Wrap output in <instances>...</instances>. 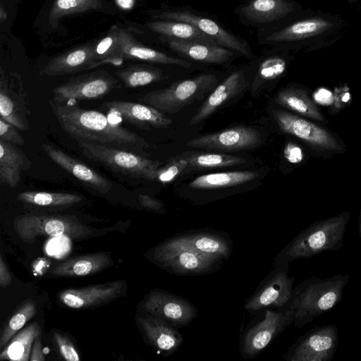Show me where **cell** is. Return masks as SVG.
<instances>
[{
    "label": "cell",
    "mask_w": 361,
    "mask_h": 361,
    "mask_svg": "<svg viewBox=\"0 0 361 361\" xmlns=\"http://www.w3.org/2000/svg\"><path fill=\"white\" fill-rule=\"evenodd\" d=\"M259 176L253 171H235L204 174L197 177L189 183L194 189L215 190L242 185Z\"/></svg>",
    "instance_id": "obj_34"
},
{
    "label": "cell",
    "mask_w": 361,
    "mask_h": 361,
    "mask_svg": "<svg viewBox=\"0 0 361 361\" xmlns=\"http://www.w3.org/2000/svg\"><path fill=\"white\" fill-rule=\"evenodd\" d=\"M272 115L280 130L300 140L314 158L329 159L347 150L340 136L325 126L285 110H273Z\"/></svg>",
    "instance_id": "obj_5"
},
{
    "label": "cell",
    "mask_w": 361,
    "mask_h": 361,
    "mask_svg": "<svg viewBox=\"0 0 361 361\" xmlns=\"http://www.w3.org/2000/svg\"><path fill=\"white\" fill-rule=\"evenodd\" d=\"M102 107L119 119L143 129L165 128L172 123L164 112L148 104L115 100L104 102Z\"/></svg>",
    "instance_id": "obj_23"
},
{
    "label": "cell",
    "mask_w": 361,
    "mask_h": 361,
    "mask_svg": "<svg viewBox=\"0 0 361 361\" xmlns=\"http://www.w3.org/2000/svg\"><path fill=\"white\" fill-rule=\"evenodd\" d=\"M94 48L99 66L104 63L121 64L122 61L118 57L119 26H113L104 37L94 44Z\"/></svg>",
    "instance_id": "obj_40"
},
{
    "label": "cell",
    "mask_w": 361,
    "mask_h": 361,
    "mask_svg": "<svg viewBox=\"0 0 361 361\" xmlns=\"http://www.w3.org/2000/svg\"><path fill=\"white\" fill-rule=\"evenodd\" d=\"M244 303L245 310L255 315L269 307H286L292 298L294 277L288 274L289 264L274 266Z\"/></svg>",
    "instance_id": "obj_12"
},
{
    "label": "cell",
    "mask_w": 361,
    "mask_h": 361,
    "mask_svg": "<svg viewBox=\"0 0 361 361\" xmlns=\"http://www.w3.org/2000/svg\"><path fill=\"white\" fill-rule=\"evenodd\" d=\"M18 198L26 204L38 207H68L82 200V197L71 192L25 191L18 194Z\"/></svg>",
    "instance_id": "obj_37"
},
{
    "label": "cell",
    "mask_w": 361,
    "mask_h": 361,
    "mask_svg": "<svg viewBox=\"0 0 361 361\" xmlns=\"http://www.w3.org/2000/svg\"><path fill=\"white\" fill-rule=\"evenodd\" d=\"M53 341L60 355L67 361H78L80 356L73 343L66 335L59 331H54Z\"/></svg>",
    "instance_id": "obj_42"
},
{
    "label": "cell",
    "mask_w": 361,
    "mask_h": 361,
    "mask_svg": "<svg viewBox=\"0 0 361 361\" xmlns=\"http://www.w3.org/2000/svg\"><path fill=\"white\" fill-rule=\"evenodd\" d=\"M358 226H359V235H360V240H361V209L360 211Z\"/></svg>",
    "instance_id": "obj_48"
},
{
    "label": "cell",
    "mask_w": 361,
    "mask_h": 361,
    "mask_svg": "<svg viewBox=\"0 0 361 361\" xmlns=\"http://www.w3.org/2000/svg\"><path fill=\"white\" fill-rule=\"evenodd\" d=\"M6 75L1 68L0 77V117L19 130L29 128L28 101L20 79Z\"/></svg>",
    "instance_id": "obj_20"
},
{
    "label": "cell",
    "mask_w": 361,
    "mask_h": 361,
    "mask_svg": "<svg viewBox=\"0 0 361 361\" xmlns=\"http://www.w3.org/2000/svg\"><path fill=\"white\" fill-rule=\"evenodd\" d=\"M12 283L11 275L2 256H0V285L2 288L9 286Z\"/></svg>",
    "instance_id": "obj_47"
},
{
    "label": "cell",
    "mask_w": 361,
    "mask_h": 361,
    "mask_svg": "<svg viewBox=\"0 0 361 361\" xmlns=\"http://www.w3.org/2000/svg\"><path fill=\"white\" fill-rule=\"evenodd\" d=\"M347 26L340 15L307 8L275 25L257 29L256 38L262 45L309 53L336 44Z\"/></svg>",
    "instance_id": "obj_1"
},
{
    "label": "cell",
    "mask_w": 361,
    "mask_h": 361,
    "mask_svg": "<svg viewBox=\"0 0 361 361\" xmlns=\"http://www.w3.org/2000/svg\"><path fill=\"white\" fill-rule=\"evenodd\" d=\"M167 240L200 254L219 257L226 261L230 259L233 251V243L229 235L213 229L189 230Z\"/></svg>",
    "instance_id": "obj_19"
},
{
    "label": "cell",
    "mask_w": 361,
    "mask_h": 361,
    "mask_svg": "<svg viewBox=\"0 0 361 361\" xmlns=\"http://www.w3.org/2000/svg\"><path fill=\"white\" fill-rule=\"evenodd\" d=\"M41 336L38 323L32 322L16 334L0 353L1 360L27 361L32 344Z\"/></svg>",
    "instance_id": "obj_35"
},
{
    "label": "cell",
    "mask_w": 361,
    "mask_h": 361,
    "mask_svg": "<svg viewBox=\"0 0 361 361\" xmlns=\"http://www.w3.org/2000/svg\"><path fill=\"white\" fill-rule=\"evenodd\" d=\"M99 66L94 44H86L63 52L50 59L42 70L41 74L59 76L75 73Z\"/></svg>",
    "instance_id": "obj_27"
},
{
    "label": "cell",
    "mask_w": 361,
    "mask_h": 361,
    "mask_svg": "<svg viewBox=\"0 0 361 361\" xmlns=\"http://www.w3.org/2000/svg\"><path fill=\"white\" fill-rule=\"evenodd\" d=\"M142 307L176 329L189 325L198 315L197 309L187 298L158 288L149 292Z\"/></svg>",
    "instance_id": "obj_16"
},
{
    "label": "cell",
    "mask_w": 361,
    "mask_h": 361,
    "mask_svg": "<svg viewBox=\"0 0 361 361\" xmlns=\"http://www.w3.org/2000/svg\"><path fill=\"white\" fill-rule=\"evenodd\" d=\"M61 128L73 138L128 150L142 155L147 142L136 133L111 121L104 114L82 109L77 102H50Z\"/></svg>",
    "instance_id": "obj_2"
},
{
    "label": "cell",
    "mask_w": 361,
    "mask_h": 361,
    "mask_svg": "<svg viewBox=\"0 0 361 361\" xmlns=\"http://www.w3.org/2000/svg\"><path fill=\"white\" fill-rule=\"evenodd\" d=\"M36 311V303L33 300L27 299L22 302L3 327L0 336V348H3L8 343L25 324L35 316Z\"/></svg>",
    "instance_id": "obj_39"
},
{
    "label": "cell",
    "mask_w": 361,
    "mask_h": 361,
    "mask_svg": "<svg viewBox=\"0 0 361 361\" xmlns=\"http://www.w3.org/2000/svg\"><path fill=\"white\" fill-rule=\"evenodd\" d=\"M14 229L24 242L33 243L37 237L67 235L83 239L92 234V230L78 219L64 216L24 214L13 221Z\"/></svg>",
    "instance_id": "obj_10"
},
{
    "label": "cell",
    "mask_w": 361,
    "mask_h": 361,
    "mask_svg": "<svg viewBox=\"0 0 361 361\" xmlns=\"http://www.w3.org/2000/svg\"><path fill=\"white\" fill-rule=\"evenodd\" d=\"M188 166V161L181 154L172 158L164 166L159 168L157 181L169 183L181 174Z\"/></svg>",
    "instance_id": "obj_41"
},
{
    "label": "cell",
    "mask_w": 361,
    "mask_h": 361,
    "mask_svg": "<svg viewBox=\"0 0 361 361\" xmlns=\"http://www.w3.org/2000/svg\"><path fill=\"white\" fill-rule=\"evenodd\" d=\"M125 281H114L62 290L59 298L65 306L72 309H83L107 303L122 293Z\"/></svg>",
    "instance_id": "obj_24"
},
{
    "label": "cell",
    "mask_w": 361,
    "mask_h": 361,
    "mask_svg": "<svg viewBox=\"0 0 361 361\" xmlns=\"http://www.w3.org/2000/svg\"><path fill=\"white\" fill-rule=\"evenodd\" d=\"M261 143V135L256 129L238 126L197 136L188 141L186 145L219 152H238L257 147Z\"/></svg>",
    "instance_id": "obj_17"
},
{
    "label": "cell",
    "mask_w": 361,
    "mask_h": 361,
    "mask_svg": "<svg viewBox=\"0 0 361 361\" xmlns=\"http://www.w3.org/2000/svg\"><path fill=\"white\" fill-rule=\"evenodd\" d=\"M149 258L162 269L178 276H203L217 271L226 261L200 254L166 240L153 247Z\"/></svg>",
    "instance_id": "obj_8"
},
{
    "label": "cell",
    "mask_w": 361,
    "mask_h": 361,
    "mask_svg": "<svg viewBox=\"0 0 361 361\" xmlns=\"http://www.w3.org/2000/svg\"><path fill=\"white\" fill-rule=\"evenodd\" d=\"M248 84L246 73L243 69L232 71L212 91L191 118L190 124L194 126L202 122L230 99L241 93Z\"/></svg>",
    "instance_id": "obj_25"
},
{
    "label": "cell",
    "mask_w": 361,
    "mask_h": 361,
    "mask_svg": "<svg viewBox=\"0 0 361 361\" xmlns=\"http://www.w3.org/2000/svg\"><path fill=\"white\" fill-rule=\"evenodd\" d=\"M294 310L288 304L282 310H264L263 318L247 327L240 341V354L252 359L264 351L289 325L293 323Z\"/></svg>",
    "instance_id": "obj_11"
},
{
    "label": "cell",
    "mask_w": 361,
    "mask_h": 361,
    "mask_svg": "<svg viewBox=\"0 0 361 361\" xmlns=\"http://www.w3.org/2000/svg\"><path fill=\"white\" fill-rule=\"evenodd\" d=\"M335 324L316 326L299 337L283 355L286 361H330L338 345Z\"/></svg>",
    "instance_id": "obj_14"
},
{
    "label": "cell",
    "mask_w": 361,
    "mask_h": 361,
    "mask_svg": "<svg viewBox=\"0 0 361 361\" xmlns=\"http://www.w3.org/2000/svg\"><path fill=\"white\" fill-rule=\"evenodd\" d=\"M293 59L290 51L277 47H270L259 57L250 59L255 66L252 87L257 88L283 77Z\"/></svg>",
    "instance_id": "obj_30"
},
{
    "label": "cell",
    "mask_w": 361,
    "mask_h": 361,
    "mask_svg": "<svg viewBox=\"0 0 361 361\" xmlns=\"http://www.w3.org/2000/svg\"><path fill=\"white\" fill-rule=\"evenodd\" d=\"M120 87L121 83L117 78L104 70H99L71 78L54 87L51 101L66 103L97 99Z\"/></svg>",
    "instance_id": "obj_13"
},
{
    "label": "cell",
    "mask_w": 361,
    "mask_h": 361,
    "mask_svg": "<svg viewBox=\"0 0 361 361\" xmlns=\"http://www.w3.org/2000/svg\"><path fill=\"white\" fill-rule=\"evenodd\" d=\"M181 155L188 161V166L194 169L226 167L246 161L240 157L220 153L185 152Z\"/></svg>",
    "instance_id": "obj_38"
},
{
    "label": "cell",
    "mask_w": 361,
    "mask_h": 361,
    "mask_svg": "<svg viewBox=\"0 0 361 361\" xmlns=\"http://www.w3.org/2000/svg\"><path fill=\"white\" fill-rule=\"evenodd\" d=\"M307 153L310 154L308 151H305L300 145L292 141L288 142L283 149L285 159L295 165L303 163L306 160Z\"/></svg>",
    "instance_id": "obj_44"
},
{
    "label": "cell",
    "mask_w": 361,
    "mask_h": 361,
    "mask_svg": "<svg viewBox=\"0 0 361 361\" xmlns=\"http://www.w3.org/2000/svg\"><path fill=\"white\" fill-rule=\"evenodd\" d=\"M118 57L123 62L125 59H133L150 63L180 67L187 70L195 67L196 63L182 59L173 53H167L137 41L129 31L119 27Z\"/></svg>",
    "instance_id": "obj_21"
},
{
    "label": "cell",
    "mask_w": 361,
    "mask_h": 361,
    "mask_svg": "<svg viewBox=\"0 0 361 361\" xmlns=\"http://www.w3.org/2000/svg\"><path fill=\"white\" fill-rule=\"evenodd\" d=\"M31 162L17 145L0 140V181L14 188L21 179L22 172L30 167Z\"/></svg>",
    "instance_id": "obj_33"
},
{
    "label": "cell",
    "mask_w": 361,
    "mask_h": 361,
    "mask_svg": "<svg viewBox=\"0 0 361 361\" xmlns=\"http://www.w3.org/2000/svg\"><path fill=\"white\" fill-rule=\"evenodd\" d=\"M86 157L102 164L111 170L130 176L157 180L161 163L135 152L109 146L78 140Z\"/></svg>",
    "instance_id": "obj_9"
},
{
    "label": "cell",
    "mask_w": 361,
    "mask_h": 361,
    "mask_svg": "<svg viewBox=\"0 0 361 361\" xmlns=\"http://www.w3.org/2000/svg\"><path fill=\"white\" fill-rule=\"evenodd\" d=\"M349 279V274H341L324 279L313 276L293 288L289 305L294 326L301 329L338 304Z\"/></svg>",
    "instance_id": "obj_4"
},
{
    "label": "cell",
    "mask_w": 361,
    "mask_h": 361,
    "mask_svg": "<svg viewBox=\"0 0 361 361\" xmlns=\"http://www.w3.org/2000/svg\"><path fill=\"white\" fill-rule=\"evenodd\" d=\"M152 39L178 57L196 63L226 66L240 57L236 52L219 45L161 37H152Z\"/></svg>",
    "instance_id": "obj_18"
},
{
    "label": "cell",
    "mask_w": 361,
    "mask_h": 361,
    "mask_svg": "<svg viewBox=\"0 0 361 361\" xmlns=\"http://www.w3.org/2000/svg\"><path fill=\"white\" fill-rule=\"evenodd\" d=\"M45 360L42 348L41 336L37 337L32 346L30 356L29 360L30 361H44Z\"/></svg>",
    "instance_id": "obj_46"
},
{
    "label": "cell",
    "mask_w": 361,
    "mask_h": 361,
    "mask_svg": "<svg viewBox=\"0 0 361 361\" xmlns=\"http://www.w3.org/2000/svg\"><path fill=\"white\" fill-rule=\"evenodd\" d=\"M146 13L153 20H178L189 23L212 37L219 45L246 59L255 57L250 44L245 38L231 32L215 18L190 6H173L162 3L158 8L149 9Z\"/></svg>",
    "instance_id": "obj_6"
},
{
    "label": "cell",
    "mask_w": 361,
    "mask_h": 361,
    "mask_svg": "<svg viewBox=\"0 0 361 361\" xmlns=\"http://www.w3.org/2000/svg\"><path fill=\"white\" fill-rule=\"evenodd\" d=\"M143 29L152 37L219 45L196 27L182 21L151 19L144 24Z\"/></svg>",
    "instance_id": "obj_32"
},
{
    "label": "cell",
    "mask_w": 361,
    "mask_h": 361,
    "mask_svg": "<svg viewBox=\"0 0 361 361\" xmlns=\"http://www.w3.org/2000/svg\"><path fill=\"white\" fill-rule=\"evenodd\" d=\"M350 219L349 212L315 221L299 233L274 257V266L307 259L324 251L343 247L344 235Z\"/></svg>",
    "instance_id": "obj_3"
},
{
    "label": "cell",
    "mask_w": 361,
    "mask_h": 361,
    "mask_svg": "<svg viewBox=\"0 0 361 361\" xmlns=\"http://www.w3.org/2000/svg\"><path fill=\"white\" fill-rule=\"evenodd\" d=\"M137 322L148 343L164 356L173 355L181 346L183 336L164 319L147 314Z\"/></svg>",
    "instance_id": "obj_26"
},
{
    "label": "cell",
    "mask_w": 361,
    "mask_h": 361,
    "mask_svg": "<svg viewBox=\"0 0 361 361\" xmlns=\"http://www.w3.org/2000/svg\"><path fill=\"white\" fill-rule=\"evenodd\" d=\"M217 84L218 78L215 74L202 73L191 78L176 81L167 87L149 92L140 100L164 113L175 114L202 99Z\"/></svg>",
    "instance_id": "obj_7"
},
{
    "label": "cell",
    "mask_w": 361,
    "mask_h": 361,
    "mask_svg": "<svg viewBox=\"0 0 361 361\" xmlns=\"http://www.w3.org/2000/svg\"><path fill=\"white\" fill-rule=\"evenodd\" d=\"M42 147L51 160L88 187L102 194L111 190L113 184L108 178L80 160L53 145L43 144Z\"/></svg>",
    "instance_id": "obj_28"
},
{
    "label": "cell",
    "mask_w": 361,
    "mask_h": 361,
    "mask_svg": "<svg viewBox=\"0 0 361 361\" xmlns=\"http://www.w3.org/2000/svg\"><path fill=\"white\" fill-rule=\"evenodd\" d=\"M18 129L0 117V140L17 146H23L25 144V140Z\"/></svg>",
    "instance_id": "obj_43"
},
{
    "label": "cell",
    "mask_w": 361,
    "mask_h": 361,
    "mask_svg": "<svg viewBox=\"0 0 361 361\" xmlns=\"http://www.w3.org/2000/svg\"><path fill=\"white\" fill-rule=\"evenodd\" d=\"M276 102L287 110L300 116L326 126L329 120L310 97L308 90L298 85H288L279 90L275 96Z\"/></svg>",
    "instance_id": "obj_29"
},
{
    "label": "cell",
    "mask_w": 361,
    "mask_h": 361,
    "mask_svg": "<svg viewBox=\"0 0 361 361\" xmlns=\"http://www.w3.org/2000/svg\"><path fill=\"white\" fill-rule=\"evenodd\" d=\"M91 11L114 14L116 10L108 0H47L39 23L49 31H56L60 29L59 24L63 18Z\"/></svg>",
    "instance_id": "obj_22"
},
{
    "label": "cell",
    "mask_w": 361,
    "mask_h": 361,
    "mask_svg": "<svg viewBox=\"0 0 361 361\" xmlns=\"http://www.w3.org/2000/svg\"><path fill=\"white\" fill-rule=\"evenodd\" d=\"M348 1V3L350 4H355L357 2H358L360 0H346Z\"/></svg>",
    "instance_id": "obj_49"
},
{
    "label": "cell",
    "mask_w": 361,
    "mask_h": 361,
    "mask_svg": "<svg viewBox=\"0 0 361 361\" xmlns=\"http://www.w3.org/2000/svg\"><path fill=\"white\" fill-rule=\"evenodd\" d=\"M118 79L128 88L148 85L165 78L163 70L151 64H133L118 70Z\"/></svg>",
    "instance_id": "obj_36"
},
{
    "label": "cell",
    "mask_w": 361,
    "mask_h": 361,
    "mask_svg": "<svg viewBox=\"0 0 361 361\" xmlns=\"http://www.w3.org/2000/svg\"><path fill=\"white\" fill-rule=\"evenodd\" d=\"M111 264L109 253L99 252L66 259L52 267L49 274L55 277L86 276L103 271Z\"/></svg>",
    "instance_id": "obj_31"
},
{
    "label": "cell",
    "mask_w": 361,
    "mask_h": 361,
    "mask_svg": "<svg viewBox=\"0 0 361 361\" xmlns=\"http://www.w3.org/2000/svg\"><path fill=\"white\" fill-rule=\"evenodd\" d=\"M303 8L295 0H246L233 13L242 25L257 30L275 25Z\"/></svg>",
    "instance_id": "obj_15"
},
{
    "label": "cell",
    "mask_w": 361,
    "mask_h": 361,
    "mask_svg": "<svg viewBox=\"0 0 361 361\" xmlns=\"http://www.w3.org/2000/svg\"><path fill=\"white\" fill-rule=\"evenodd\" d=\"M137 200L140 205L147 210L161 214L165 213L164 204L159 200L142 194L138 195Z\"/></svg>",
    "instance_id": "obj_45"
}]
</instances>
